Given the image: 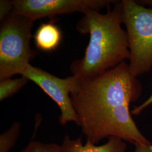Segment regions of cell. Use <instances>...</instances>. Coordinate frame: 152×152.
Segmentation results:
<instances>
[{
    "label": "cell",
    "mask_w": 152,
    "mask_h": 152,
    "mask_svg": "<svg viewBox=\"0 0 152 152\" xmlns=\"http://www.w3.org/2000/svg\"><path fill=\"white\" fill-rule=\"evenodd\" d=\"M152 104V94L148 98V99L146 100L143 103L141 104V105L135 107L134 109L131 111V114H134L135 115H137L140 114L142 110H144L147 107H148L150 105Z\"/></svg>",
    "instance_id": "obj_13"
},
{
    "label": "cell",
    "mask_w": 152,
    "mask_h": 152,
    "mask_svg": "<svg viewBox=\"0 0 152 152\" xmlns=\"http://www.w3.org/2000/svg\"><path fill=\"white\" fill-rule=\"evenodd\" d=\"M28 152H63L61 147L55 143L31 141L28 144Z\"/></svg>",
    "instance_id": "obj_11"
},
{
    "label": "cell",
    "mask_w": 152,
    "mask_h": 152,
    "mask_svg": "<svg viewBox=\"0 0 152 152\" xmlns=\"http://www.w3.org/2000/svg\"><path fill=\"white\" fill-rule=\"evenodd\" d=\"M34 22L11 13L0 28V81L21 75L34 56L31 49Z\"/></svg>",
    "instance_id": "obj_3"
},
{
    "label": "cell",
    "mask_w": 152,
    "mask_h": 152,
    "mask_svg": "<svg viewBox=\"0 0 152 152\" xmlns=\"http://www.w3.org/2000/svg\"><path fill=\"white\" fill-rule=\"evenodd\" d=\"M83 15L76 28L81 34H89L90 41L83 58L73 61L70 70L73 76L88 79L129 60L130 53L127 34L122 27L121 1H115L106 14L88 10Z\"/></svg>",
    "instance_id": "obj_2"
},
{
    "label": "cell",
    "mask_w": 152,
    "mask_h": 152,
    "mask_svg": "<svg viewBox=\"0 0 152 152\" xmlns=\"http://www.w3.org/2000/svg\"><path fill=\"white\" fill-rule=\"evenodd\" d=\"M20 124L15 122L0 135V152H9L15 144L20 131Z\"/></svg>",
    "instance_id": "obj_10"
},
{
    "label": "cell",
    "mask_w": 152,
    "mask_h": 152,
    "mask_svg": "<svg viewBox=\"0 0 152 152\" xmlns=\"http://www.w3.org/2000/svg\"><path fill=\"white\" fill-rule=\"evenodd\" d=\"M22 76L36 83L58 105L60 110L59 118L60 125L64 126L72 122L78 124L77 115L71 99V94L77 85V77L72 75L60 78L31 64Z\"/></svg>",
    "instance_id": "obj_5"
},
{
    "label": "cell",
    "mask_w": 152,
    "mask_h": 152,
    "mask_svg": "<svg viewBox=\"0 0 152 152\" xmlns=\"http://www.w3.org/2000/svg\"><path fill=\"white\" fill-rule=\"evenodd\" d=\"M113 0H13L11 13L27 18L33 22L44 18L88 10L100 11L110 7Z\"/></svg>",
    "instance_id": "obj_6"
},
{
    "label": "cell",
    "mask_w": 152,
    "mask_h": 152,
    "mask_svg": "<svg viewBox=\"0 0 152 152\" xmlns=\"http://www.w3.org/2000/svg\"><path fill=\"white\" fill-rule=\"evenodd\" d=\"M29 80L25 77L11 79L7 78L0 81V101L9 98L25 86Z\"/></svg>",
    "instance_id": "obj_9"
},
{
    "label": "cell",
    "mask_w": 152,
    "mask_h": 152,
    "mask_svg": "<svg viewBox=\"0 0 152 152\" xmlns=\"http://www.w3.org/2000/svg\"><path fill=\"white\" fill-rule=\"evenodd\" d=\"M62 36L59 27L51 21L42 23L36 31L33 38L38 50L45 52H51L59 46Z\"/></svg>",
    "instance_id": "obj_8"
},
{
    "label": "cell",
    "mask_w": 152,
    "mask_h": 152,
    "mask_svg": "<svg viewBox=\"0 0 152 152\" xmlns=\"http://www.w3.org/2000/svg\"><path fill=\"white\" fill-rule=\"evenodd\" d=\"M71 94L73 108L86 141L96 145L105 138L117 137L135 144L151 142L133 120L130 105L140 97V82L126 61L103 74L78 78Z\"/></svg>",
    "instance_id": "obj_1"
},
{
    "label": "cell",
    "mask_w": 152,
    "mask_h": 152,
    "mask_svg": "<svg viewBox=\"0 0 152 152\" xmlns=\"http://www.w3.org/2000/svg\"><path fill=\"white\" fill-rule=\"evenodd\" d=\"M122 20L126 28L130 57L129 66L136 77L152 68V0L147 7L136 1H121Z\"/></svg>",
    "instance_id": "obj_4"
},
{
    "label": "cell",
    "mask_w": 152,
    "mask_h": 152,
    "mask_svg": "<svg viewBox=\"0 0 152 152\" xmlns=\"http://www.w3.org/2000/svg\"><path fill=\"white\" fill-rule=\"evenodd\" d=\"M135 146V152H152V144H144L136 143L134 144Z\"/></svg>",
    "instance_id": "obj_14"
},
{
    "label": "cell",
    "mask_w": 152,
    "mask_h": 152,
    "mask_svg": "<svg viewBox=\"0 0 152 152\" xmlns=\"http://www.w3.org/2000/svg\"><path fill=\"white\" fill-rule=\"evenodd\" d=\"M61 148L63 152H125L127 144L124 140L117 137H111L105 144L96 145L86 141L83 144L82 138L72 139L65 135Z\"/></svg>",
    "instance_id": "obj_7"
},
{
    "label": "cell",
    "mask_w": 152,
    "mask_h": 152,
    "mask_svg": "<svg viewBox=\"0 0 152 152\" xmlns=\"http://www.w3.org/2000/svg\"><path fill=\"white\" fill-rule=\"evenodd\" d=\"M14 9L13 0L0 1V22H4Z\"/></svg>",
    "instance_id": "obj_12"
},
{
    "label": "cell",
    "mask_w": 152,
    "mask_h": 152,
    "mask_svg": "<svg viewBox=\"0 0 152 152\" xmlns=\"http://www.w3.org/2000/svg\"><path fill=\"white\" fill-rule=\"evenodd\" d=\"M20 152H28V145L26 147V148H24V149Z\"/></svg>",
    "instance_id": "obj_15"
}]
</instances>
